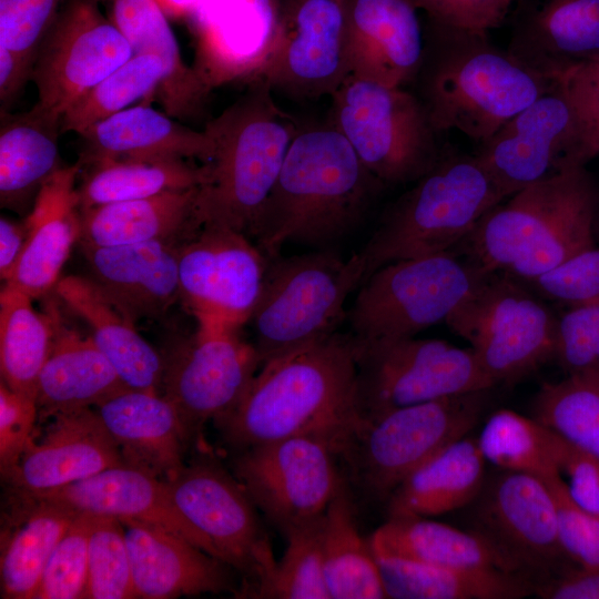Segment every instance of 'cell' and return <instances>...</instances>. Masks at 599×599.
I'll return each instance as SVG.
<instances>
[{
    "label": "cell",
    "instance_id": "6da1fadb",
    "mask_svg": "<svg viewBox=\"0 0 599 599\" xmlns=\"http://www.w3.org/2000/svg\"><path fill=\"white\" fill-rule=\"evenodd\" d=\"M358 419L354 341L336 332L264 363L214 424L237 451L308 436L327 441L341 457Z\"/></svg>",
    "mask_w": 599,
    "mask_h": 599
},
{
    "label": "cell",
    "instance_id": "7a4b0ae2",
    "mask_svg": "<svg viewBox=\"0 0 599 599\" xmlns=\"http://www.w3.org/2000/svg\"><path fill=\"white\" fill-rule=\"evenodd\" d=\"M384 184L333 125L298 131L251 236L267 257L325 246L352 231Z\"/></svg>",
    "mask_w": 599,
    "mask_h": 599
},
{
    "label": "cell",
    "instance_id": "3957f363",
    "mask_svg": "<svg viewBox=\"0 0 599 599\" xmlns=\"http://www.w3.org/2000/svg\"><path fill=\"white\" fill-rule=\"evenodd\" d=\"M423 32L415 94L439 133L457 130L480 144L557 81L525 68L486 31L427 18Z\"/></svg>",
    "mask_w": 599,
    "mask_h": 599
},
{
    "label": "cell",
    "instance_id": "277c9868",
    "mask_svg": "<svg viewBox=\"0 0 599 599\" xmlns=\"http://www.w3.org/2000/svg\"><path fill=\"white\" fill-rule=\"evenodd\" d=\"M598 197L591 172L571 169L504 199L455 248L485 272L532 280L596 246Z\"/></svg>",
    "mask_w": 599,
    "mask_h": 599
},
{
    "label": "cell",
    "instance_id": "5b68a950",
    "mask_svg": "<svg viewBox=\"0 0 599 599\" xmlns=\"http://www.w3.org/2000/svg\"><path fill=\"white\" fill-rule=\"evenodd\" d=\"M248 84L243 95L205 124L214 151L203 163L206 180L197 190L196 216L201 225L251 236L298 130L265 81Z\"/></svg>",
    "mask_w": 599,
    "mask_h": 599
},
{
    "label": "cell",
    "instance_id": "8992f818",
    "mask_svg": "<svg viewBox=\"0 0 599 599\" xmlns=\"http://www.w3.org/2000/svg\"><path fill=\"white\" fill-rule=\"evenodd\" d=\"M504 199L475 154L447 149L387 207L369 240L355 253L363 281L390 262L451 251Z\"/></svg>",
    "mask_w": 599,
    "mask_h": 599
},
{
    "label": "cell",
    "instance_id": "52a82bcc",
    "mask_svg": "<svg viewBox=\"0 0 599 599\" xmlns=\"http://www.w3.org/2000/svg\"><path fill=\"white\" fill-rule=\"evenodd\" d=\"M363 281L356 254L331 251L268 257L261 295L248 321L262 365L336 333L346 298Z\"/></svg>",
    "mask_w": 599,
    "mask_h": 599
},
{
    "label": "cell",
    "instance_id": "ba28073f",
    "mask_svg": "<svg viewBox=\"0 0 599 599\" xmlns=\"http://www.w3.org/2000/svg\"><path fill=\"white\" fill-rule=\"evenodd\" d=\"M489 390L359 417L341 457L359 488L386 502L423 463L469 434L484 415Z\"/></svg>",
    "mask_w": 599,
    "mask_h": 599
},
{
    "label": "cell",
    "instance_id": "9c48e42d",
    "mask_svg": "<svg viewBox=\"0 0 599 599\" xmlns=\"http://www.w3.org/2000/svg\"><path fill=\"white\" fill-rule=\"evenodd\" d=\"M333 126L384 186L414 183L447 149L415 93L347 77L332 95Z\"/></svg>",
    "mask_w": 599,
    "mask_h": 599
},
{
    "label": "cell",
    "instance_id": "30bf717a",
    "mask_svg": "<svg viewBox=\"0 0 599 599\" xmlns=\"http://www.w3.org/2000/svg\"><path fill=\"white\" fill-rule=\"evenodd\" d=\"M486 273L451 251L385 264L359 285L346 316L351 336L361 343L414 337L445 322Z\"/></svg>",
    "mask_w": 599,
    "mask_h": 599
},
{
    "label": "cell",
    "instance_id": "8fae6325",
    "mask_svg": "<svg viewBox=\"0 0 599 599\" xmlns=\"http://www.w3.org/2000/svg\"><path fill=\"white\" fill-rule=\"evenodd\" d=\"M445 323L470 344L495 386L555 359L558 317L512 275L486 273Z\"/></svg>",
    "mask_w": 599,
    "mask_h": 599
},
{
    "label": "cell",
    "instance_id": "7c38bea8",
    "mask_svg": "<svg viewBox=\"0 0 599 599\" xmlns=\"http://www.w3.org/2000/svg\"><path fill=\"white\" fill-rule=\"evenodd\" d=\"M354 346L359 417L495 387L470 347L416 336Z\"/></svg>",
    "mask_w": 599,
    "mask_h": 599
},
{
    "label": "cell",
    "instance_id": "4fadbf2b",
    "mask_svg": "<svg viewBox=\"0 0 599 599\" xmlns=\"http://www.w3.org/2000/svg\"><path fill=\"white\" fill-rule=\"evenodd\" d=\"M599 148L562 82L479 144L475 156L509 196L529 185L586 164Z\"/></svg>",
    "mask_w": 599,
    "mask_h": 599
},
{
    "label": "cell",
    "instance_id": "5bb4252c",
    "mask_svg": "<svg viewBox=\"0 0 599 599\" xmlns=\"http://www.w3.org/2000/svg\"><path fill=\"white\" fill-rule=\"evenodd\" d=\"M165 483L202 537L204 551L240 572L253 597L270 578L276 559L257 508L238 479L216 461L199 459Z\"/></svg>",
    "mask_w": 599,
    "mask_h": 599
},
{
    "label": "cell",
    "instance_id": "9a60e30c",
    "mask_svg": "<svg viewBox=\"0 0 599 599\" xmlns=\"http://www.w3.org/2000/svg\"><path fill=\"white\" fill-rule=\"evenodd\" d=\"M469 506L471 530L532 587L572 564L560 546L555 502L544 479L497 468Z\"/></svg>",
    "mask_w": 599,
    "mask_h": 599
},
{
    "label": "cell",
    "instance_id": "2e32d148",
    "mask_svg": "<svg viewBox=\"0 0 599 599\" xmlns=\"http://www.w3.org/2000/svg\"><path fill=\"white\" fill-rule=\"evenodd\" d=\"M237 453L235 477L283 535L321 517L345 480L338 454L319 438L290 437Z\"/></svg>",
    "mask_w": 599,
    "mask_h": 599
},
{
    "label": "cell",
    "instance_id": "e0dca14e",
    "mask_svg": "<svg viewBox=\"0 0 599 599\" xmlns=\"http://www.w3.org/2000/svg\"><path fill=\"white\" fill-rule=\"evenodd\" d=\"M267 263L245 233L202 225L179 250L180 300L199 325L240 329L257 304Z\"/></svg>",
    "mask_w": 599,
    "mask_h": 599
},
{
    "label": "cell",
    "instance_id": "ac0fdd59",
    "mask_svg": "<svg viewBox=\"0 0 599 599\" xmlns=\"http://www.w3.org/2000/svg\"><path fill=\"white\" fill-rule=\"evenodd\" d=\"M133 55L115 26L102 14L97 0H71L44 35L31 80L38 109L62 119L89 90Z\"/></svg>",
    "mask_w": 599,
    "mask_h": 599
},
{
    "label": "cell",
    "instance_id": "d6986e66",
    "mask_svg": "<svg viewBox=\"0 0 599 599\" xmlns=\"http://www.w3.org/2000/svg\"><path fill=\"white\" fill-rule=\"evenodd\" d=\"M163 361V395L176 407L187 436L231 410L262 366L256 347L238 328L199 324Z\"/></svg>",
    "mask_w": 599,
    "mask_h": 599
},
{
    "label": "cell",
    "instance_id": "ffe728a7",
    "mask_svg": "<svg viewBox=\"0 0 599 599\" xmlns=\"http://www.w3.org/2000/svg\"><path fill=\"white\" fill-rule=\"evenodd\" d=\"M347 77L345 0H280L274 49L258 80L312 99L332 97Z\"/></svg>",
    "mask_w": 599,
    "mask_h": 599
},
{
    "label": "cell",
    "instance_id": "44dd1931",
    "mask_svg": "<svg viewBox=\"0 0 599 599\" xmlns=\"http://www.w3.org/2000/svg\"><path fill=\"white\" fill-rule=\"evenodd\" d=\"M278 4L202 0L193 13V69L206 89L258 80L274 49Z\"/></svg>",
    "mask_w": 599,
    "mask_h": 599
},
{
    "label": "cell",
    "instance_id": "7402d4cb",
    "mask_svg": "<svg viewBox=\"0 0 599 599\" xmlns=\"http://www.w3.org/2000/svg\"><path fill=\"white\" fill-rule=\"evenodd\" d=\"M38 440H29L4 475L18 495L41 496L124 464L121 451L91 407L53 417Z\"/></svg>",
    "mask_w": 599,
    "mask_h": 599
},
{
    "label": "cell",
    "instance_id": "603a6c76",
    "mask_svg": "<svg viewBox=\"0 0 599 599\" xmlns=\"http://www.w3.org/2000/svg\"><path fill=\"white\" fill-rule=\"evenodd\" d=\"M417 11L407 0H345L348 77L392 88L414 81L424 52Z\"/></svg>",
    "mask_w": 599,
    "mask_h": 599
},
{
    "label": "cell",
    "instance_id": "cb8c5ba5",
    "mask_svg": "<svg viewBox=\"0 0 599 599\" xmlns=\"http://www.w3.org/2000/svg\"><path fill=\"white\" fill-rule=\"evenodd\" d=\"M507 52L545 79H561L599 57V0H519Z\"/></svg>",
    "mask_w": 599,
    "mask_h": 599
},
{
    "label": "cell",
    "instance_id": "d4e9b609",
    "mask_svg": "<svg viewBox=\"0 0 599 599\" xmlns=\"http://www.w3.org/2000/svg\"><path fill=\"white\" fill-rule=\"evenodd\" d=\"M135 598L167 599L231 590L233 570L185 538L123 518Z\"/></svg>",
    "mask_w": 599,
    "mask_h": 599
},
{
    "label": "cell",
    "instance_id": "484cf974",
    "mask_svg": "<svg viewBox=\"0 0 599 599\" xmlns=\"http://www.w3.org/2000/svg\"><path fill=\"white\" fill-rule=\"evenodd\" d=\"M81 164L64 165L41 187L23 219L27 242L21 258L4 283L32 300L51 294L81 233V207L75 181Z\"/></svg>",
    "mask_w": 599,
    "mask_h": 599
},
{
    "label": "cell",
    "instance_id": "4316f807",
    "mask_svg": "<svg viewBox=\"0 0 599 599\" xmlns=\"http://www.w3.org/2000/svg\"><path fill=\"white\" fill-rule=\"evenodd\" d=\"M80 246L90 278L134 321L163 315L180 300L181 244L153 241L106 247Z\"/></svg>",
    "mask_w": 599,
    "mask_h": 599
},
{
    "label": "cell",
    "instance_id": "83f0119b",
    "mask_svg": "<svg viewBox=\"0 0 599 599\" xmlns=\"http://www.w3.org/2000/svg\"><path fill=\"white\" fill-rule=\"evenodd\" d=\"M28 497L58 502L78 512L156 525L204 551L202 537L175 505L165 480L128 464L108 468L52 493Z\"/></svg>",
    "mask_w": 599,
    "mask_h": 599
},
{
    "label": "cell",
    "instance_id": "f1b7e54d",
    "mask_svg": "<svg viewBox=\"0 0 599 599\" xmlns=\"http://www.w3.org/2000/svg\"><path fill=\"white\" fill-rule=\"evenodd\" d=\"M45 307L53 317L54 339L37 383L39 417L95 407L129 388L91 336L69 327L55 295L47 298Z\"/></svg>",
    "mask_w": 599,
    "mask_h": 599
},
{
    "label": "cell",
    "instance_id": "f546056e",
    "mask_svg": "<svg viewBox=\"0 0 599 599\" xmlns=\"http://www.w3.org/2000/svg\"><path fill=\"white\" fill-rule=\"evenodd\" d=\"M124 464L166 480L183 467L187 436L181 416L163 394L124 389L95 406Z\"/></svg>",
    "mask_w": 599,
    "mask_h": 599
},
{
    "label": "cell",
    "instance_id": "4dcf8cb0",
    "mask_svg": "<svg viewBox=\"0 0 599 599\" xmlns=\"http://www.w3.org/2000/svg\"><path fill=\"white\" fill-rule=\"evenodd\" d=\"M80 135L81 167L108 160L210 161L214 146L203 131H195L148 104L124 109Z\"/></svg>",
    "mask_w": 599,
    "mask_h": 599
},
{
    "label": "cell",
    "instance_id": "1f68e13d",
    "mask_svg": "<svg viewBox=\"0 0 599 599\" xmlns=\"http://www.w3.org/2000/svg\"><path fill=\"white\" fill-rule=\"evenodd\" d=\"M52 293L85 322L94 344L126 387L152 393L162 390L163 357L139 334L135 321L90 277H61Z\"/></svg>",
    "mask_w": 599,
    "mask_h": 599
},
{
    "label": "cell",
    "instance_id": "d6a6232c",
    "mask_svg": "<svg viewBox=\"0 0 599 599\" xmlns=\"http://www.w3.org/2000/svg\"><path fill=\"white\" fill-rule=\"evenodd\" d=\"M197 187L81 210L80 245L120 246L153 241L182 244L200 229Z\"/></svg>",
    "mask_w": 599,
    "mask_h": 599
},
{
    "label": "cell",
    "instance_id": "836d02e7",
    "mask_svg": "<svg viewBox=\"0 0 599 599\" xmlns=\"http://www.w3.org/2000/svg\"><path fill=\"white\" fill-rule=\"evenodd\" d=\"M61 119L35 105L27 112H0V203L31 210L43 184L62 166L58 139Z\"/></svg>",
    "mask_w": 599,
    "mask_h": 599
},
{
    "label": "cell",
    "instance_id": "e575fe53",
    "mask_svg": "<svg viewBox=\"0 0 599 599\" xmlns=\"http://www.w3.org/2000/svg\"><path fill=\"white\" fill-rule=\"evenodd\" d=\"M485 464L477 439L449 444L395 488L385 502L388 518L432 517L469 506L486 479Z\"/></svg>",
    "mask_w": 599,
    "mask_h": 599
},
{
    "label": "cell",
    "instance_id": "d590c367",
    "mask_svg": "<svg viewBox=\"0 0 599 599\" xmlns=\"http://www.w3.org/2000/svg\"><path fill=\"white\" fill-rule=\"evenodd\" d=\"M167 17L152 0H114L111 20L129 41L133 53L158 55L166 77L158 90L164 112L176 119L199 115L210 91L187 65Z\"/></svg>",
    "mask_w": 599,
    "mask_h": 599
},
{
    "label": "cell",
    "instance_id": "8d00e7d4",
    "mask_svg": "<svg viewBox=\"0 0 599 599\" xmlns=\"http://www.w3.org/2000/svg\"><path fill=\"white\" fill-rule=\"evenodd\" d=\"M374 554L389 599H519L532 593L530 581L511 571L440 567Z\"/></svg>",
    "mask_w": 599,
    "mask_h": 599
},
{
    "label": "cell",
    "instance_id": "74e56055",
    "mask_svg": "<svg viewBox=\"0 0 599 599\" xmlns=\"http://www.w3.org/2000/svg\"><path fill=\"white\" fill-rule=\"evenodd\" d=\"M14 528L2 535L1 597L34 599L47 562L78 511L45 499L20 496Z\"/></svg>",
    "mask_w": 599,
    "mask_h": 599
},
{
    "label": "cell",
    "instance_id": "f35d334b",
    "mask_svg": "<svg viewBox=\"0 0 599 599\" xmlns=\"http://www.w3.org/2000/svg\"><path fill=\"white\" fill-rule=\"evenodd\" d=\"M369 539L375 551L428 565L511 571L498 551L476 531L428 517L387 518Z\"/></svg>",
    "mask_w": 599,
    "mask_h": 599
},
{
    "label": "cell",
    "instance_id": "ab89813d",
    "mask_svg": "<svg viewBox=\"0 0 599 599\" xmlns=\"http://www.w3.org/2000/svg\"><path fill=\"white\" fill-rule=\"evenodd\" d=\"M322 556L331 599L387 598L370 539L358 530L346 480L323 516Z\"/></svg>",
    "mask_w": 599,
    "mask_h": 599
},
{
    "label": "cell",
    "instance_id": "60d3db41",
    "mask_svg": "<svg viewBox=\"0 0 599 599\" xmlns=\"http://www.w3.org/2000/svg\"><path fill=\"white\" fill-rule=\"evenodd\" d=\"M84 167L78 186L81 210L197 187L206 180L204 164L182 159L108 160Z\"/></svg>",
    "mask_w": 599,
    "mask_h": 599
},
{
    "label": "cell",
    "instance_id": "b9f144b4",
    "mask_svg": "<svg viewBox=\"0 0 599 599\" xmlns=\"http://www.w3.org/2000/svg\"><path fill=\"white\" fill-rule=\"evenodd\" d=\"M32 298L3 285L0 292L1 380L12 390L35 398L37 383L54 339V322Z\"/></svg>",
    "mask_w": 599,
    "mask_h": 599
},
{
    "label": "cell",
    "instance_id": "7bdbcfd3",
    "mask_svg": "<svg viewBox=\"0 0 599 599\" xmlns=\"http://www.w3.org/2000/svg\"><path fill=\"white\" fill-rule=\"evenodd\" d=\"M477 444L486 463L541 479L561 474L556 458V434L534 417L510 409L494 412Z\"/></svg>",
    "mask_w": 599,
    "mask_h": 599
},
{
    "label": "cell",
    "instance_id": "ee69618b",
    "mask_svg": "<svg viewBox=\"0 0 599 599\" xmlns=\"http://www.w3.org/2000/svg\"><path fill=\"white\" fill-rule=\"evenodd\" d=\"M532 417L599 458V376L567 375L545 383L534 398Z\"/></svg>",
    "mask_w": 599,
    "mask_h": 599
},
{
    "label": "cell",
    "instance_id": "f6af8a7d",
    "mask_svg": "<svg viewBox=\"0 0 599 599\" xmlns=\"http://www.w3.org/2000/svg\"><path fill=\"white\" fill-rule=\"evenodd\" d=\"M165 77V67L158 55L133 53L63 114L61 133L81 134L133 102L156 94Z\"/></svg>",
    "mask_w": 599,
    "mask_h": 599
},
{
    "label": "cell",
    "instance_id": "bcb514c9",
    "mask_svg": "<svg viewBox=\"0 0 599 599\" xmlns=\"http://www.w3.org/2000/svg\"><path fill=\"white\" fill-rule=\"evenodd\" d=\"M324 514L284 536L286 549L267 581L254 593L255 598L331 599L322 556Z\"/></svg>",
    "mask_w": 599,
    "mask_h": 599
},
{
    "label": "cell",
    "instance_id": "7dc6e473",
    "mask_svg": "<svg viewBox=\"0 0 599 599\" xmlns=\"http://www.w3.org/2000/svg\"><path fill=\"white\" fill-rule=\"evenodd\" d=\"M129 598L135 595L123 524L116 517L94 515L84 599Z\"/></svg>",
    "mask_w": 599,
    "mask_h": 599
},
{
    "label": "cell",
    "instance_id": "c3c4849f",
    "mask_svg": "<svg viewBox=\"0 0 599 599\" xmlns=\"http://www.w3.org/2000/svg\"><path fill=\"white\" fill-rule=\"evenodd\" d=\"M93 519V514L78 512L47 562L35 599L84 598Z\"/></svg>",
    "mask_w": 599,
    "mask_h": 599
},
{
    "label": "cell",
    "instance_id": "681fc988",
    "mask_svg": "<svg viewBox=\"0 0 599 599\" xmlns=\"http://www.w3.org/2000/svg\"><path fill=\"white\" fill-rule=\"evenodd\" d=\"M556 508L560 546L576 566L599 569V516L580 506L561 474L544 478Z\"/></svg>",
    "mask_w": 599,
    "mask_h": 599
},
{
    "label": "cell",
    "instance_id": "f907efd6",
    "mask_svg": "<svg viewBox=\"0 0 599 599\" xmlns=\"http://www.w3.org/2000/svg\"><path fill=\"white\" fill-rule=\"evenodd\" d=\"M555 359L567 375L599 376V303L570 306L558 317Z\"/></svg>",
    "mask_w": 599,
    "mask_h": 599
},
{
    "label": "cell",
    "instance_id": "816d5d0a",
    "mask_svg": "<svg viewBox=\"0 0 599 599\" xmlns=\"http://www.w3.org/2000/svg\"><path fill=\"white\" fill-rule=\"evenodd\" d=\"M65 0H0V45L34 65L39 47Z\"/></svg>",
    "mask_w": 599,
    "mask_h": 599
},
{
    "label": "cell",
    "instance_id": "f5cc1de1",
    "mask_svg": "<svg viewBox=\"0 0 599 599\" xmlns=\"http://www.w3.org/2000/svg\"><path fill=\"white\" fill-rule=\"evenodd\" d=\"M529 282L544 296L569 306L599 303V247L582 251Z\"/></svg>",
    "mask_w": 599,
    "mask_h": 599
},
{
    "label": "cell",
    "instance_id": "db71d44e",
    "mask_svg": "<svg viewBox=\"0 0 599 599\" xmlns=\"http://www.w3.org/2000/svg\"><path fill=\"white\" fill-rule=\"evenodd\" d=\"M38 417L35 398L0 383V468L4 476L20 459Z\"/></svg>",
    "mask_w": 599,
    "mask_h": 599
},
{
    "label": "cell",
    "instance_id": "11a10c76",
    "mask_svg": "<svg viewBox=\"0 0 599 599\" xmlns=\"http://www.w3.org/2000/svg\"><path fill=\"white\" fill-rule=\"evenodd\" d=\"M443 24L488 32L500 27L514 0H407Z\"/></svg>",
    "mask_w": 599,
    "mask_h": 599
},
{
    "label": "cell",
    "instance_id": "9f6ffc18",
    "mask_svg": "<svg viewBox=\"0 0 599 599\" xmlns=\"http://www.w3.org/2000/svg\"><path fill=\"white\" fill-rule=\"evenodd\" d=\"M556 458L560 473L569 479L567 485L572 498L599 516V458L572 446L557 434Z\"/></svg>",
    "mask_w": 599,
    "mask_h": 599
},
{
    "label": "cell",
    "instance_id": "6f0895ef",
    "mask_svg": "<svg viewBox=\"0 0 599 599\" xmlns=\"http://www.w3.org/2000/svg\"><path fill=\"white\" fill-rule=\"evenodd\" d=\"M599 148V57L559 79Z\"/></svg>",
    "mask_w": 599,
    "mask_h": 599
},
{
    "label": "cell",
    "instance_id": "680465c9",
    "mask_svg": "<svg viewBox=\"0 0 599 599\" xmlns=\"http://www.w3.org/2000/svg\"><path fill=\"white\" fill-rule=\"evenodd\" d=\"M542 599H599V569L570 564L532 587Z\"/></svg>",
    "mask_w": 599,
    "mask_h": 599
},
{
    "label": "cell",
    "instance_id": "91938a15",
    "mask_svg": "<svg viewBox=\"0 0 599 599\" xmlns=\"http://www.w3.org/2000/svg\"><path fill=\"white\" fill-rule=\"evenodd\" d=\"M33 64L18 53L0 45V102L1 110L13 101L26 82L31 79Z\"/></svg>",
    "mask_w": 599,
    "mask_h": 599
},
{
    "label": "cell",
    "instance_id": "94428289",
    "mask_svg": "<svg viewBox=\"0 0 599 599\" xmlns=\"http://www.w3.org/2000/svg\"><path fill=\"white\" fill-rule=\"evenodd\" d=\"M27 242V229L24 222L0 219V277L8 282L23 253Z\"/></svg>",
    "mask_w": 599,
    "mask_h": 599
},
{
    "label": "cell",
    "instance_id": "6125c7cd",
    "mask_svg": "<svg viewBox=\"0 0 599 599\" xmlns=\"http://www.w3.org/2000/svg\"><path fill=\"white\" fill-rule=\"evenodd\" d=\"M167 18H189L202 0H152Z\"/></svg>",
    "mask_w": 599,
    "mask_h": 599
},
{
    "label": "cell",
    "instance_id": "be15d7a7",
    "mask_svg": "<svg viewBox=\"0 0 599 599\" xmlns=\"http://www.w3.org/2000/svg\"><path fill=\"white\" fill-rule=\"evenodd\" d=\"M596 232L599 235V197H598L597 217H596Z\"/></svg>",
    "mask_w": 599,
    "mask_h": 599
}]
</instances>
